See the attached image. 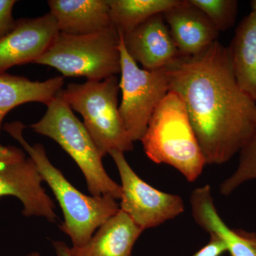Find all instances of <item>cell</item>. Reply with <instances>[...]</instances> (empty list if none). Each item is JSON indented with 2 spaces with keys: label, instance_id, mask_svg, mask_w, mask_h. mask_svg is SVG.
<instances>
[{
  "label": "cell",
  "instance_id": "1",
  "mask_svg": "<svg viewBox=\"0 0 256 256\" xmlns=\"http://www.w3.org/2000/svg\"><path fill=\"white\" fill-rule=\"evenodd\" d=\"M170 90L184 102L206 164L240 152L256 131V102L239 86L227 47L217 40L165 67Z\"/></svg>",
  "mask_w": 256,
  "mask_h": 256
},
{
  "label": "cell",
  "instance_id": "2",
  "mask_svg": "<svg viewBox=\"0 0 256 256\" xmlns=\"http://www.w3.org/2000/svg\"><path fill=\"white\" fill-rule=\"evenodd\" d=\"M4 128L30 154L44 181L52 188L63 210L60 230L70 237L74 247L86 244L96 229L118 212V204L111 197L87 196L77 190L50 163L41 144L31 146L26 142L23 136L25 126L22 122L6 124Z\"/></svg>",
  "mask_w": 256,
  "mask_h": 256
},
{
  "label": "cell",
  "instance_id": "3",
  "mask_svg": "<svg viewBox=\"0 0 256 256\" xmlns=\"http://www.w3.org/2000/svg\"><path fill=\"white\" fill-rule=\"evenodd\" d=\"M140 141L151 161L172 166L190 182L206 165L184 102L171 90L156 108Z\"/></svg>",
  "mask_w": 256,
  "mask_h": 256
},
{
  "label": "cell",
  "instance_id": "4",
  "mask_svg": "<svg viewBox=\"0 0 256 256\" xmlns=\"http://www.w3.org/2000/svg\"><path fill=\"white\" fill-rule=\"evenodd\" d=\"M46 106L43 118L30 126L33 131L53 140L68 153L82 170L92 196L120 200V185L106 172L102 164L104 156L60 92Z\"/></svg>",
  "mask_w": 256,
  "mask_h": 256
},
{
  "label": "cell",
  "instance_id": "5",
  "mask_svg": "<svg viewBox=\"0 0 256 256\" xmlns=\"http://www.w3.org/2000/svg\"><path fill=\"white\" fill-rule=\"evenodd\" d=\"M120 90L118 78L114 76L100 82L70 84L60 92L72 110L82 114V124L102 156L134 148L120 116Z\"/></svg>",
  "mask_w": 256,
  "mask_h": 256
},
{
  "label": "cell",
  "instance_id": "6",
  "mask_svg": "<svg viewBox=\"0 0 256 256\" xmlns=\"http://www.w3.org/2000/svg\"><path fill=\"white\" fill-rule=\"evenodd\" d=\"M120 34L114 26L88 35L60 33L34 64L58 70L64 77L100 82L120 73Z\"/></svg>",
  "mask_w": 256,
  "mask_h": 256
},
{
  "label": "cell",
  "instance_id": "7",
  "mask_svg": "<svg viewBox=\"0 0 256 256\" xmlns=\"http://www.w3.org/2000/svg\"><path fill=\"white\" fill-rule=\"evenodd\" d=\"M119 34L122 92L119 112L130 137L136 142L142 139L153 112L170 92L169 79L165 68H141L128 54Z\"/></svg>",
  "mask_w": 256,
  "mask_h": 256
},
{
  "label": "cell",
  "instance_id": "8",
  "mask_svg": "<svg viewBox=\"0 0 256 256\" xmlns=\"http://www.w3.org/2000/svg\"><path fill=\"white\" fill-rule=\"evenodd\" d=\"M109 154L120 176V210L129 215L143 232L173 220L184 212L181 196L160 191L146 183L128 164L124 152L114 151Z\"/></svg>",
  "mask_w": 256,
  "mask_h": 256
},
{
  "label": "cell",
  "instance_id": "9",
  "mask_svg": "<svg viewBox=\"0 0 256 256\" xmlns=\"http://www.w3.org/2000/svg\"><path fill=\"white\" fill-rule=\"evenodd\" d=\"M60 34L50 13L37 18L16 20L14 26L0 38V74L35 62Z\"/></svg>",
  "mask_w": 256,
  "mask_h": 256
},
{
  "label": "cell",
  "instance_id": "10",
  "mask_svg": "<svg viewBox=\"0 0 256 256\" xmlns=\"http://www.w3.org/2000/svg\"><path fill=\"white\" fill-rule=\"evenodd\" d=\"M43 178L31 158L0 165V197L13 196L23 204V214L56 220L54 204L42 188Z\"/></svg>",
  "mask_w": 256,
  "mask_h": 256
},
{
  "label": "cell",
  "instance_id": "11",
  "mask_svg": "<svg viewBox=\"0 0 256 256\" xmlns=\"http://www.w3.org/2000/svg\"><path fill=\"white\" fill-rule=\"evenodd\" d=\"M120 34L128 54L146 70L164 68L180 56L163 14L152 16L131 32Z\"/></svg>",
  "mask_w": 256,
  "mask_h": 256
},
{
  "label": "cell",
  "instance_id": "12",
  "mask_svg": "<svg viewBox=\"0 0 256 256\" xmlns=\"http://www.w3.org/2000/svg\"><path fill=\"white\" fill-rule=\"evenodd\" d=\"M163 16L182 56L202 53L220 36L210 18L190 0H180Z\"/></svg>",
  "mask_w": 256,
  "mask_h": 256
},
{
  "label": "cell",
  "instance_id": "13",
  "mask_svg": "<svg viewBox=\"0 0 256 256\" xmlns=\"http://www.w3.org/2000/svg\"><path fill=\"white\" fill-rule=\"evenodd\" d=\"M191 206L196 223L210 236L220 238L230 256H256V233L232 229L224 223L216 208L210 185L192 192Z\"/></svg>",
  "mask_w": 256,
  "mask_h": 256
},
{
  "label": "cell",
  "instance_id": "14",
  "mask_svg": "<svg viewBox=\"0 0 256 256\" xmlns=\"http://www.w3.org/2000/svg\"><path fill=\"white\" fill-rule=\"evenodd\" d=\"M48 5L64 34H92L114 26L108 0H50Z\"/></svg>",
  "mask_w": 256,
  "mask_h": 256
},
{
  "label": "cell",
  "instance_id": "15",
  "mask_svg": "<svg viewBox=\"0 0 256 256\" xmlns=\"http://www.w3.org/2000/svg\"><path fill=\"white\" fill-rule=\"evenodd\" d=\"M142 229L124 210L110 217L85 245L69 248L72 256H131Z\"/></svg>",
  "mask_w": 256,
  "mask_h": 256
},
{
  "label": "cell",
  "instance_id": "16",
  "mask_svg": "<svg viewBox=\"0 0 256 256\" xmlns=\"http://www.w3.org/2000/svg\"><path fill=\"white\" fill-rule=\"evenodd\" d=\"M250 4L227 50L239 86L256 102V0Z\"/></svg>",
  "mask_w": 256,
  "mask_h": 256
},
{
  "label": "cell",
  "instance_id": "17",
  "mask_svg": "<svg viewBox=\"0 0 256 256\" xmlns=\"http://www.w3.org/2000/svg\"><path fill=\"white\" fill-rule=\"evenodd\" d=\"M64 85L62 76L33 82L24 76L0 74V131L5 116L14 108L32 102L48 105L63 90Z\"/></svg>",
  "mask_w": 256,
  "mask_h": 256
},
{
  "label": "cell",
  "instance_id": "18",
  "mask_svg": "<svg viewBox=\"0 0 256 256\" xmlns=\"http://www.w3.org/2000/svg\"><path fill=\"white\" fill-rule=\"evenodd\" d=\"M180 0H108L112 25L120 33L126 34L149 20L164 14Z\"/></svg>",
  "mask_w": 256,
  "mask_h": 256
},
{
  "label": "cell",
  "instance_id": "19",
  "mask_svg": "<svg viewBox=\"0 0 256 256\" xmlns=\"http://www.w3.org/2000/svg\"><path fill=\"white\" fill-rule=\"evenodd\" d=\"M256 180V131L239 152L238 164L233 174L222 183L220 192L230 194L242 184Z\"/></svg>",
  "mask_w": 256,
  "mask_h": 256
},
{
  "label": "cell",
  "instance_id": "20",
  "mask_svg": "<svg viewBox=\"0 0 256 256\" xmlns=\"http://www.w3.org/2000/svg\"><path fill=\"white\" fill-rule=\"evenodd\" d=\"M201 10L220 32L234 26L238 13L236 0H190Z\"/></svg>",
  "mask_w": 256,
  "mask_h": 256
},
{
  "label": "cell",
  "instance_id": "21",
  "mask_svg": "<svg viewBox=\"0 0 256 256\" xmlns=\"http://www.w3.org/2000/svg\"><path fill=\"white\" fill-rule=\"evenodd\" d=\"M16 3L15 0H0V38L14 26L12 11Z\"/></svg>",
  "mask_w": 256,
  "mask_h": 256
},
{
  "label": "cell",
  "instance_id": "22",
  "mask_svg": "<svg viewBox=\"0 0 256 256\" xmlns=\"http://www.w3.org/2000/svg\"><path fill=\"white\" fill-rule=\"evenodd\" d=\"M210 240L193 256H220L227 252L226 247L220 238L210 236Z\"/></svg>",
  "mask_w": 256,
  "mask_h": 256
},
{
  "label": "cell",
  "instance_id": "23",
  "mask_svg": "<svg viewBox=\"0 0 256 256\" xmlns=\"http://www.w3.org/2000/svg\"><path fill=\"white\" fill-rule=\"evenodd\" d=\"M25 158L24 152L20 148L0 144V165L18 162Z\"/></svg>",
  "mask_w": 256,
  "mask_h": 256
},
{
  "label": "cell",
  "instance_id": "24",
  "mask_svg": "<svg viewBox=\"0 0 256 256\" xmlns=\"http://www.w3.org/2000/svg\"><path fill=\"white\" fill-rule=\"evenodd\" d=\"M56 256H72L69 250V247L64 242H55L53 244Z\"/></svg>",
  "mask_w": 256,
  "mask_h": 256
},
{
  "label": "cell",
  "instance_id": "25",
  "mask_svg": "<svg viewBox=\"0 0 256 256\" xmlns=\"http://www.w3.org/2000/svg\"><path fill=\"white\" fill-rule=\"evenodd\" d=\"M28 256H42L40 255L38 252H32V254H30V255H28Z\"/></svg>",
  "mask_w": 256,
  "mask_h": 256
}]
</instances>
